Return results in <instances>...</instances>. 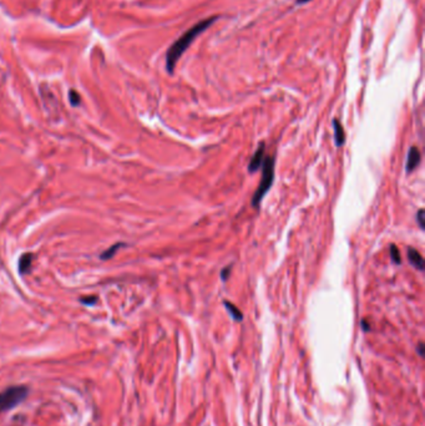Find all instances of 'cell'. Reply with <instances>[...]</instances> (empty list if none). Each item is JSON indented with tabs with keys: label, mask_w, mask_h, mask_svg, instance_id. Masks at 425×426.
<instances>
[{
	"label": "cell",
	"mask_w": 425,
	"mask_h": 426,
	"mask_svg": "<svg viewBox=\"0 0 425 426\" xmlns=\"http://www.w3.org/2000/svg\"><path fill=\"white\" fill-rule=\"evenodd\" d=\"M121 245H122V244H120V243H118V244L113 245V247L109 248L108 250H105V252H104L103 254L100 255V257L103 258V259H109V258H111L114 254H115V250L119 249V248H120Z\"/></svg>",
	"instance_id": "obj_11"
},
{
	"label": "cell",
	"mask_w": 425,
	"mask_h": 426,
	"mask_svg": "<svg viewBox=\"0 0 425 426\" xmlns=\"http://www.w3.org/2000/svg\"><path fill=\"white\" fill-rule=\"evenodd\" d=\"M31 262H33V254L31 253H25L19 259V272L21 274L28 273L29 269L31 267Z\"/></svg>",
	"instance_id": "obj_7"
},
{
	"label": "cell",
	"mask_w": 425,
	"mask_h": 426,
	"mask_svg": "<svg viewBox=\"0 0 425 426\" xmlns=\"http://www.w3.org/2000/svg\"><path fill=\"white\" fill-rule=\"evenodd\" d=\"M223 305H225V308L227 309L228 311H230L231 316H232V318L235 319V320H237V322H241L242 318H243V315H242L241 310H240V309L237 308V306L233 305V304L231 303V302H228V301L223 302Z\"/></svg>",
	"instance_id": "obj_9"
},
{
	"label": "cell",
	"mask_w": 425,
	"mask_h": 426,
	"mask_svg": "<svg viewBox=\"0 0 425 426\" xmlns=\"http://www.w3.org/2000/svg\"><path fill=\"white\" fill-rule=\"evenodd\" d=\"M216 20H217V16H210V18L202 19L201 21L196 23L195 25L191 26L188 30L184 31V33L170 46L166 54V67L170 74L174 72L175 66H176V64L179 62L180 58L182 57V54H183L187 49L190 48V45L195 41V39L197 38L200 34H202L203 31L207 30Z\"/></svg>",
	"instance_id": "obj_1"
},
{
	"label": "cell",
	"mask_w": 425,
	"mask_h": 426,
	"mask_svg": "<svg viewBox=\"0 0 425 426\" xmlns=\"http://www.w3.org/2000/svg\"><path fill=\"white\" fill-rule=\"evenodd\" d=\"M96 302V297H87V298H81V303L85 304H94Z\"/></svg>",
	"instance_id": "obj_15"
},
{
	"label": "cell",
	"mask_w": 425,
	"mask_h": 426,
	"mask_svg": "<svg viewBox=\"0 0 425 426\" xmlns=\"http://www.w3.org/2000/svg\"><path fill=\"white\" fill-rule=\"evenodd\" d=\"M231 268H232V265H228L227 268L222 269V272H221V278H222V281H226V279L228 278V276H230Z\"/></svg>",
	"instance_id": "obj_14"
},
{
	"label": "cell",
	"mask_w": 425,
	"mask_h": 426,
	"mask_svg": "<svg viewBox=\"0 0 425 426\" xmlns=\"http://www.w3.org/2000/svg\"><path fill=\"white\" fill-rule=\"evenodd\" d=\"M390 255H392L393 262H394L395 264H399L400 260H402V258H400V253H399V249H398L397 245H394V244L390 245Z\"/></svg>",
	"instance_id": "obj_10"
},
{
	"label": "cell",
	"mask_w": 425,
	"mask_h": 426,
	"mask_svg": "<svg viewBox=\"0 0 425 426\" xmlns=\"http://www.w3.org/2000/svg\"><path fill=\"white\" fill-rule=\"evenodd\" d=\"M420 160H422V155H420V151L417 146H413L410 147L409 152H408L407 157V172L410 174L413 170H415L418 167V165L420 164Z\"/></svg>",
	"instance_id": "obj_4"
},
{
	"label": "cell",
	"mask_w": 425,
	"mask_h": 426,
	"mask_svg": "<svg viewBox=\"0 0 425 426\" xmlns=\"http://www.w3.org/2000/svg\"><path fill=\"white\" fill-rule=\"evenodd\" d=\"M419 354L422 355V357L423 354H424V344H423V343H420L419 344Z\"/></svg>",
	"instance_id": "obj_16"
},
{
	"label": "cell",
	"mask_w": 425,
	"mask_h": 426,
	"mask_svg": "<svg viewBox=\"0 0 425 426\" xmlns=\"http://www.w3.org/2000/svg\"><path fill=\"white\" fill-rule=\"evenodd\" d=\"M263 171H262V179L259 182L258 188L254 192L253 197H252V206L258 207L261 203L262 198L266 196V193L268 192V189L272 187L274 180V157L272 156H266L263 160Z\"/></svg>",
	"instance_id": "obj_2"
},
{
	"label": "cell",
	"mask_w": 425,
	"mask_h": 426,
	"mask_svg": "<svg viewBox=\"0 0 425 426\" xmlns=\"http://www.w3.org/2000/svg\"><path fill=\"white\" fill-rule=\"evenodd\" d=\"M263 160H264V143L262 142L261 145H259V147L257 148L256 152H254V155L252 156L251 162H249V166H248V171L249 172L257 171V170L262 166V164H263Z\"/></svg>",
	"instance_id": "obj_5"
},
{
	"label": "cell",
	"mask_w": 425,
	"mask_h": 426,
	"mask_svg": "<svg viewBox=\"0 0 425 426\" xmlns=\"http://www.w3.org/2000/svg\"><path fill=\"white\" fill-rule=\"evenodd\" d=\"M408 259L419 271H424V259L422 254L414 248H408Z\"/></svg>",
	"instance_id": "obj_6"
},
{
	"label": "cell",
	"mask_w": 425,
	"mask_h": 426,
	"mask_svg": "<svg viewBox=\"0 0 425 426\" xmlns=\"http://www.w3.org/2000/svg\"><path fill=\"white\" fill-rule=\"evenodd\" d=\"M424 217H425L424 209H419V212L417 213V220H418V223H419V227L422 228V230H424V227H425L424 226V223H425Z\"/></svg>",
	"instance_id": "obj_13"
},
{
	"label": "cell",
	"mask_w": 425,
	"mask_h": 426,
	"mask_svg": "<svg viewBox=\"0 0 425 426\" xmlns=\"http://www.w3.org/2000/svg\"><path fill=\"white\" fill-rule=\"evenodd\" d=\"M69 99L72 106H77V105L80 104V101H81V97H80V95L77 94L75 90H71V91L69 92Z\"/></svg>",
	"instance_id": "obj_12"
},
{
	"label": "cell",
	"mask_w": 425,
	"mask_h": 426,
	"mask_svg": "<svg viewBox=\"0 0 425 426\" xmlns=\"http://www.w3.org/2000/svg\"><path fill=\"white\" fill-rule=\"evenodd\" d=\"M29 395V389L24 385L9 386L0 391V413L8 411L23 403Z\"/></svg>",
	"instance_id": "obj_3"
},
{
	"label": "cell",
	"mask_w": 425,
	"mask_h": 426,
	"mask_svg": "<svg viewBox=\"0 0 425 426\" xmlns=\"http://www.w3.org/2000/svg\"><path fill=\"white\" fill-rule=\"evenodd\" d=\"M296 1H297L298 4H304V3H308V1H310V0H296Z\"/></svg>",
	"instance_id": "obj_17"
},
{
	"label": "cell",
	"mask_w": 425,
	"mask_h": 426,
	"mask_svg": "<svg viewBox=\"0 0 425 426\" xmlns=\"http://www.w3.org/2000/svg\"><path fill=\"white\" fill-rule=\"evenodd\" d=\"M333 126H334V131H336L337 146H342L344 143V141H346V133H344L343 126L341 125V122H339L338 120L333 121Z\"/></svg>",
	"instance_id": "obj_8"
}]
</instances>
